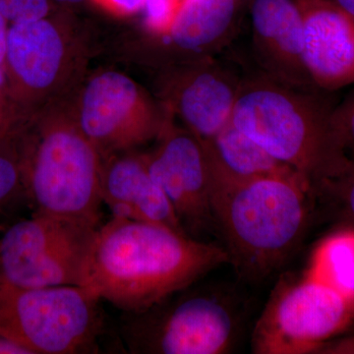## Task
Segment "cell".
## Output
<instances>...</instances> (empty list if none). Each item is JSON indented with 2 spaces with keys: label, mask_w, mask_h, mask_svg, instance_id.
Listing matches in <instances>:
<instances>
[{
  "label": "cell",
  "mask_w": 354,
  "mask_h": 354,
  "mask_svg": "<svg viewBox=\"0 0 354 354\" xmlns=\"http://www.w3.org/2000/svg\"><path fill=\"white\" fill-rule=\"evenodd\" d=\"M228 262L223 247L111 216L95 230L81 286L125 314L140 313Z\"/></svg>",
  "instance_id": "obj_1"
},
{
  "label": "cell",
  "mask_w": 354,
  "mask_h": 354,
  "mask_svg": "<svg viewBox=\"0 0 354 354\" xmlns=\"http://www.w3.org/2000/svg\"><path fill=\"white\" fill-rule=\"evenodd\" d=\"M312 197L308 181L297 174L212 189L216 228L225 239L228 263L239 276L258 281L283 264L304 237Z\"/></svg>",
  "instance_id": "obj_2"
},
{
  "label": "cell",
  "mask_w": 354,
  "mask_h": 354,
  "mask_svg": "<svg viewBox=\"0 0 354 354\" xmlns=\"http://www.w3.org/2000/svg\"><path fill=\"white\" fill-rule=\"evenodd\" d=\"M72 95L18 125L26 196L35 213L99 227L102 156L77 124Z\"/></svg>",
  "instance_id": "obj_3"
},
{
  "label": "cell",
  "mask_w": 354,
  "mask_h": 354,
  "mask_svg": "<svg viewBox=\"0 0 354 354\" xmlns=\"http://www.w3.org/2000/svg\"><path fill=\"white\" fill-rule=\"evenodd\" d=\"M332 109L312 90L286 85L261 72L242 78L230 122L313 187L335 160Z\"/></svg>",
  "instance_id": "obj_4"
},
{
  "label": "cell",
  "mask_w": 354,
  "mask_h": 354,
  "mask_svg": "<svg viewBox=\"0 0 354 354\" xmlns=\"http://www.w3.org/2000/svg\"><path fill=\"white\" fill-rule=\"evenodd\" d=\"M86 50L66 9L9 26L3 67L14 122L75 92L84 80Z\"/></svg>",
  "instance_id": "obj_5"
},
{
  "label": "cell",
  "mask_w": 354,
  "mask_h": 354,
  "mask_svg": "<svg viewBox=\"0 0 354 354\" xmlns=\"http://www.w3.org/2000/svg\"><path fill=\"white\" fill-rule=\"evenodd\" d=\"M101 302L83 286L26 288L0 279V335L29 354L95 353Z\"/></svg>",
  "instance_id": "obj_6"
},
{
  "label": "cell",
  "mask_w": 354,
  "mask_h": 354,
  "mask_svg": "<svg viewBox=\"0 0 354 354\" xmlns=\"http://www.w3.org/2000/svg\"><path fill=\"white\" fill-rule=\"evenodd\" d=\"M187 288L146 311L125 314L121 335L130 353L223 354L236 342L239 319L227 297Z\"/></svg>",
  "instance_id": "obj_7"
},
{
  "label": "cell",
  "mask_w": 354,
  "mask_h": 354,
  "mask_svg": "<svg viewBox=\"0 0 354 354\" xmlns=\"http://www.w3.org/2000/svg\"><path fill=\"white\" fill-rule=\"evenodd\" d=\"M72 109L102 157L156 141L172 118L145 88L118 70H101L84 79L72 95Z\"/></svg>",
  "instance_id": "obj_8"
},
{
  "label": "cell",
  "mask_w": 354,
  "mask_h": 354,
  "mask_svg": "<svg viewBox=\"0 0 354 354\" xmlns=\"http://www.w3.org/2000/svg\"><path fill=\"white\" fill-rule=\"evenodd\" d=\"M354 320V300L305 274L274 290L254 328L257 354L319 353Z\"/></svg>",
  "instance_id": "obj_9"
},
{
  "label": "cell",
  "mask_w": 354,
  "mask_h": 354,
  "mask_svg": "<svg viewBox=\"0 0 354 354\" xmlns=\"http://www.w3.org/2000/svg\"><path fill=\"white\" fill-rule=\"evenodd\" d=\"M99 227L35 213L0 239V279L26 288L81 286Z\"/></svg>",
  "instance_id": "obj_10"
},
{
  "label": "cell",
  "mask_w": 354,
  "mask_h": 354,
  "mask_svg": "<svg viewBox=\"0 0 354 354\" xmlns=\"http://www.w3.org/2000/svg\"><path fill=\"white\" fill-rule=\"evenodd\" d=\"M146 153L148 169L191 237L216 227L212 211L211 167L203 140L171 118Z\"/></svg>",
  "instance_id": "obj_11"
},
{
  "label": "cell",
  "mask_w": 354,
  "mask_h": 354,
  "mask_svg": "<svg viewBox=\"0 0 354 354\" xmlns=\"http://www.w3.org/2000/svg\"><path fill=\"white\" fill-rule=\"evenodd\" d=\"M158 100L174 120L203 141L230 122L242 77L215 57L160 68Z\"/></svg>",
  "instance_id": "obj_12"
},
{
  "label": "cell",
  "mask_w": 354,
  "mask_h": 354,
  "mask_svg": "<svg viewBox=\"0 0 354 354\" xmlns=\"http://www.w3.org/2000/svg\"><path fill=\"white\" fill-rule=\"evenodd\" d=\"M236 13V0H184L171 29L137 51L160 68L215 57L234 34Z\"/></svg>",
  "instance_id": "obj_13"
},
{
  "label": "cell",
  "mask_w": 354,
  "mask_h": 354,
  "mask_svg": "<svg viewBox=\"0 0 354 354\" xmlns=\"http://www.w3.org/2000/svg\"><path fill=\"white\" fill-rule=\"evenodd\" d=\"M304 23V62L314 87L354 84V19L330 0H297Z\"/></svg>",
  "instance_id": "obj_14"
},
{
  "label": "cell",
  "mask_w": 354,
  "mask_h": 354,
  "mask_svg": "<svg viewBox=\"0 0 354 354\" xmlns=\"http://www.w3.org/2000/svg\"><path fill=\"white\" fill-rule=\"evenodd\" d=\"M251 34L261 72L292 87H314L304 62V23L297 0H251Z\"/></svg>",
  "instance_id": "obj_15"
},
{
  "label": "cell",
  "mask_w": 354,
  "mask_h": 354,
  "mask_svg": "<svg viewBox=\"0 0 354 354\" xmlns=\"http://www.w3.org/2000/svg\"><path fill=\"white\" fill-rule=\"evenodd\" d=\"M100 194L113 216L143 221L186 234L171 202L138 150L102 157Z\"/></svg>",
  "instance_id": "obj_16"
},
{
  "label": "cell",
  "mask_w": 354,
  "mask_h": 354,
  "mask_svg": "<svg viewBox=\"0 0 354 354\" xmlns=\"http://www.w3.org/2000/svg\"><path fill=\"white\" fill-rule=\"evenodd\" d=\"M203 142L211 167V192L218 186L257 177L297 174L272 158L232 122L213 138Z\"/></svg>",
  "instance_id": "obj_17"
},
{
  "label": "cell",
  "mask_w": 354,
  "mask_h": 354,
  "mask_svg": "<svg viewBox=\"0 0 354 354\" xmlns=\"http://www.w3.org/2000/svg\"><path fill=\"white\" fill-rule=\"evenodd\" d=\"M306 274L354 300V228L335 232L321 241Z\"/></svg>",
  "instance_id": "obj_18"
},
{
  "label": "cell",
  "mask_w": 354,
  "mask_h": 354,
  "mask_svg": "<svg viewBox=\"0 0 354 354\" xmlns=\"http://www.w3.org/2000/svg\"><path fill=\"white\" fill-rule=\"evenodd\" d=\"M27 199L18 127L0 136V211Z\"/></svg>",
  "instance_id": "obj_19"
},
{
  "label": "cell",
  "mask_w": 354,
  "mask_h": 354,
  "mask_svg": "<svg viewBox=\"0 0 354 354\" xmlns=\"http://www.w3.org/2000/svg\"><path fill=\"white\" fill-rule=\"evenodd\" d=\"M314 196L325 198L342 218L354 225V162L344 160L329 176L312 188Z\"/></svg>",
  "instance_id": "obj_20"
},
{
  "label": "cell",
  "mask_w": 354,
  "mask_h": 354,
  "mask_svg": "<svg viewBox=\"0 0 354 354\" xmlns=\"http://www.w3.org/2000/svg\"><path fill=\"white\" fill-rule=\"evenodd\" d=\"M329 130L335 156L354 162V91L330 111Z\"/></svg>",
  "instance_id": "obj_21"
},
{
  "label": "cell",
  "mask_w": 354,
  "mask_h": 354,
  "mask_svg": "<svg viewBox=\"0 0 354 354\" xmlns=\"http://www.w3.org/2000/svg\"><path fill=\"white\" fill-rule=\"evenodd\" d=\"M184 0H145L142 21L147 38L162 36L174 24Z\"/></svg>",
  "instance_id": "obj_22"
},
{
  "label": "cell",
  "mask_w": 354,
  "mask_h": 354,
  "mask_svg": "<svg viewBox=\"0 0 354 354\" xmlns=\"http://www.w3.org/2000/svg\"><path fill=\"white\" fill-rule=\"evenodd\" d=\"M59 9L53 0H0V13L9 24L41 19Z\"/></svg>",
  "instance_id": "obj_23"
},
{
  "label": "cell",
  "mask_w": 354,
  "mask_h": 354,
  "mask_svg": "<svg viewBox=\"0 0 354 354\" xmlns=\"http://www.w3.org/2000/svg\"><path fill=\"white\" fill-rule=\"evenodd\" d=\"M102 11L118 18L132 17L141 13L145 0H90Z\"/></svg>",
  "instance_id": "obj_24"
},
{
  "label": "cell",
  "mask_w": 354,
  "mask_h": 354,
  "mask_svg": "<svg viewBox=\"0 0 354 354\" xmlns=\"http://www.w3.org/2000/svg\"><path fill=\"white\" fill-rule=\"evenodd\" d=\"M9 26H10V24H9L8 21L0 13V65H1L2 67L4 66V58H6L7 36H8Z\"/></svg>",
  "instance_id": "obj_25"
},
{
  "label": "cell",
  "mask_w": 354,
  "mask_h": 354,
  "mask_svg": "<svg viewBox=\"0 0 354 354\" xmlns=\"http://www.w3.org/2000/svg\"><path fill=\"white\" fill-rule=\"evenodd\" d=\"M0 354H29L18 344L0 335Z\"/></svg>",
  "instance_id": "obj_26"
},
{
  "label": "cell",
  "mask_w": 354,
  "mask_h": 354,
  "mask_svg": "<svg viewBox=\"0 0 354 354\" xmlns=\"http://www.w3.org/2000/svg\"><path fill=\"white\" fill-rule=\"evenodd\" d=\"M0 104H4L10 111V104L8 100V86H7V78L3 67L0 65ZM11 113V111H10Z\"/></svg>",
  "instance_id": "obj_27"
},
{
  "label": "cell",
  "mask_w": 354,
  "mask_h": 354,
  "mask_svg": "<svg viewBox=\"0 0 354 354\" xmlns=\"http://www.w3.org/2000/svg\"><path fill=\"white\" fill-rule=\"evenodd\" d=\"M58 6L62 8L66 9V10H71L72 8H76V7L83 6L86 2L90 1V0H53Z\"/></svg>",
  "instance_id": "obj_28"
},
{
  "label": "cell",
  "mask_w": 354,
  "mask_h": 354,
  "mask_svg": "<svg viewBox=\"0 0 354 354\" xmlns=\"http://www.w3.org/2000/svg\"><path fill=\"white\" fill-rule=\"evenodd\" d=\"M354 19V0H330Z\"/></svg>",
  "instance_id": "obj_29"
}]
</instances>
